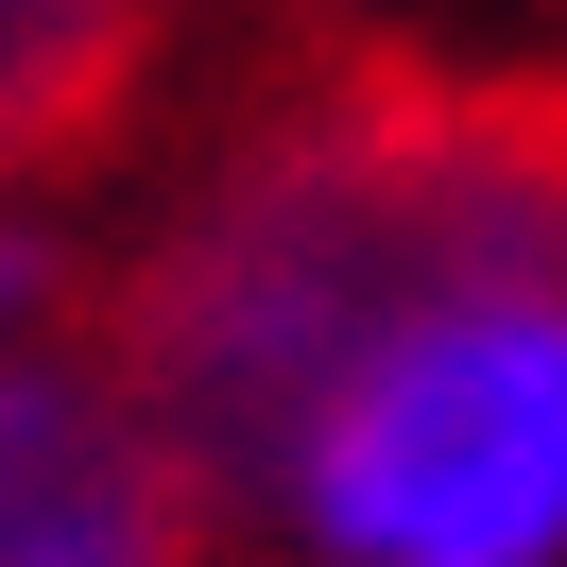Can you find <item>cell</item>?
<instances>
[{
	"label": "cell",
	"mask_w": 567,
	"mask_h": 567,
	"mask_svg": "<svg viewBox=\"0 0 567 567\" xmlns=\"http://www.w3.org/2000/svg\"><path fill=\"white\" fill-rule=\"evenodd\" d=\"M104 327V224L70 207L52 173H0V361Z\"/></svg>",
	"instance_id": "5b68a950"
},
{
	"label": "cell",
	"mask_w": 567,
	"mask_h": 567,
	"mask_svg": "<svg viewBox=\"0 0 567 567\" xmlns=\"http://www.w3.org/2000/svg\"><path fill=\"white\" fill-rule=\"evenodd\" d=\"M224 516L241 567H567V207L361 310Z\"/></svg>",
	"instance_id": "7a4b0ae2"
},
{
	"label": "cell",
	"mask_w": 567,
	"mask_h": 567,
	"mask_svg": "<svg viewBox=\"0 0 567 567\" xmlns=\"http://www.w3.org/2000/svg\"><path fill=\"white\" fill-rule=\"evenodd\" d=\"M155 52H173V0H0V173L70 189L138 121Z\"/></svg>",
	"instance_id": "277c9868"
},
{
	"label": "cell",
	"mask_w": 567,
	"mask_h": 567,
	"mask_svg": "<svg viewBox=\"0 0 567 567\" xmlns=\"http://www.w3.org/2000/svg\"><path fill=\"white\" fill-rule=\"evenodd\" d=\"M533 207H567V104L464 70H310L276 104H224L155 173V207L104 241V344L224 482L361 310Z\"/></svg>",
	"instance_id": "6da1fadb"
},
{
	"label": "cell",
	"mask_w": 567,
	"mask_h": 567,
	"mask_svg": "<svg viewBox=\"0 0 567 567\" xmlns=\"http://www.w3.org/2000/svg\"><path fill=\"white\" fill-rule=\"evenodd\" d=\"M0 567H241L207 447L104 327L0 361Z\"/></svg>",
	"instance_id": "3957f363"
}]
</instances>
